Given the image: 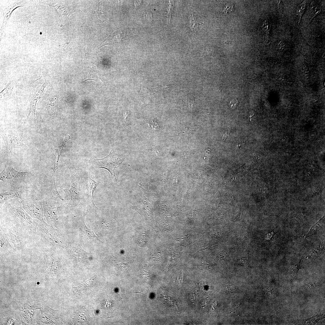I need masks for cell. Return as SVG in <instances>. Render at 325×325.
Here are the masks:
<instances>
[{
  "mask_svg": "<svg viewBox=\"0 0 325 325\" xmlns=\"http://www.w3.org/2000/svg\"><path fill=\"white\" fill-rule=\"evenodd\" d=\"M1 135L5 143L8 162L12 150L14 148H23L24 145V142L20 135L12 131H2Z\"/></svg>",
  "mask_w": 325,
  "mask_h": 325,
  "instance_id": "52a82bcc",
  "label": "cell"
},
{
  "mask_svg": "<svg viewBox=\"0 0 325 325\" xmlns=\"http://www.w3.org/2000/svg\"><path fill=\"white\" fill-rule=\"evenodd\" d=\"M125 156L116 154L113 148L111 149L110 153L106 156L101 159L92 158L90 163L95 169H104L110 173L112 179L116 180L115 174V169L123 162Z\"/></svg>",
  "mask_w": 325,
  "mask_h": 325,
  "instance_id": "7a4b0ae2",
  "label": "cell"
},
{
  "mask_svg": "<svg viewBox=\"0 0 325 325\" xmlns=\"http://www.w3.org/2000/svg\"><path fill=\"white\" fill-rule=\"evenodd\" d=\"M86 176L85 177L83 192L87 210L88 212L97 214L99 209L94 203L92 196L94 191L98 185V183L92 179L90 175H86Z\"/></svg>",
  "mask_w": 325,
  "mask_h": 325,
  "instance_id": "8992f818",
  "label": "cell"
},
{
  "mask_svg": "<svg viewBox=\"0 0 325 325\" xmlns=\"http://www.w3.org/2000/svg\"><path fill=\"white\" fill-rule=\"evenodd\" d=\"M21 193L19 191L11 190L0 194V203L1 205L6 203L9 200L14 198L21 199Z\"/></svg>",
  "mask_w": 325,
  "mask_h": 325,
  "instance_id": "4fadbf2b",
  "label": "cell"
},
{
  "mask_svg": "<svg viewBox=\"0 0 325 325\" xmlns=\"http://www.w3.org/2000/svg\"><path fill=\"white\" fill-rule=\"evenodd\" d=\"M180 125V129L181 131L184 134L188 135L191 134L193 132L194 130H193L190 129L185 125L182 124L181 123Z\"/></svg>",
  "mask_w": 325,
  "mask_h": 325,
  "instance_id": "ffe728a7",
  "label": "cell"
},
{
  "mask_svg": "<svg viewBox=\"0 0 325 325\" xmlns=\"http://www.w3.org/2000/svg\"><path fill=\"white\" fill-rule=\"evenodd\" d=\"M141 2H141V1H135V7H138L141 4Z\"/></svg>",
  "mask_w": 325,
  "mask_h": 325,
  "instance_id": "83f0119b",
  "label": "cell"
},
{
  "mask_svg": "<svg viewBox=\"0 0 325 325\" xmlns=\"http://www.w3.org/2000/svg\"><path fill=\"white\" fill-rule=\"evenodd\" d=\"M144 17L145 19L146 20H149L152 17V14L151 13H148L146 15L144 16Z\"/></svg>",
  "mask_w": 325,
  "mask_h": 325,
  "instance_id": "484cf974",
  "label": "cell"
},
{
  "mask_svg": "<svg viewBox=\"0 0 325 325\" xmlns=\"http://www.w3.org/2000/svg\"><path fill=\"white\" fill-rule=\"evenodd\" d=\"M28 174L27 172L18 171L15 170L7 162L0 173V179L3 182L16 184L24 181Z\"/></svg>",
  "mask_w": 325,
  "mask_h": 325,
  "instance_id": "ba28073f",
  "label": "cell"
},
{
  "mask_svg": "<svg viewBox=\"0 0 325 325\" xmlns=\"http://www.w3.org/2000/svg\"><path fill=\"white\" fill-rule=\"evenodd\" d=\"M22 207L32 218L44 221L43 201L40 197L32 196L22 200Z\"/></svg>",
  "mask_w": 325,
  "mask_h": 325,
  "instance_id": "3957f363",
  "label": "cell"
},
{
  "mask_svg": "<svg viewBox=\"0 0 325 325\" xmlns=\"http://www.w3.org/2000/svg\"><path fill=\"white\" fill-rule=\"evenodd\" d=\"M68 168L71 177V186L69 189H64L57 186L63 190L68 191L70 193V199L68 206L74 207L78 205L82 200V188L80 183L81 177L79 170L76 169L74 163L70 161L65 162Z\"/></svg>",
  "mask_w": 325,
  "mask_h": 325,
  "instance_id": "6da1fadb",
  "label": "cell"
},
{
  "mask_svg": "<svg viewBox=\"0 0 325 325\" xmlns=\"http://www.w3.org/2000/svg\"><path fill=\"white\" fill-rule=\"evenodd\" d=\"M8 229L9 234L8 236L15 248L20 249L23 245V240L20 234L13 228L9 227Z\"/></svg>",
  "mask_w": 325,
  "mask_h": 325,
  "instance_id": "7c38bea8",
  "label": "cell"
},
{
  "mask_svg": "<svg viewBox=\"0 0 325 325\" xmlns=\"http://www.w3.org/2000/svg\"><path fill=\"white\" fill-rule=\"evenodd\" d=\"M262 27L264 32L268 33L271 29V26L268 21L266 20L263 23Z\"/></svg>",
  "mask_w": 325,
  "mask_h": 325,
  "instance_id": "44dd1931",
  "label": "cell"
},
{
  "mask_svg": "<svg viewBox=\"0 0 325 325\" xmlns=\"http://www.w3.org/2000/svg\"><path fill=\"white\" fill-rule=\"evenodd\" d=\"M39 233L52 245L64 248L66 243L60 234L50 225L41 221L37 227Z\"/></svg>",
  "mask_w": 325,
  "mask_h": 325,
  "instance_id": "5b68a950",
  "label": "cell"
},
{
  "mask_svg": "<svg viewBox=\"0 0 325 325\" xmlns=\"http://www.w3.org/2000/svg\"><path fill=\"white\" fill-rule=\"evenodd\" d=\"M306 6V1H304L301 4L297 7L296 9V13L299 18V21L302 14L304 13Z\"/></svg>",
  "mask_w": 325,
  "mask_h": 325,
  "instance_id": "d6986e66",
  "label": "cell"
},
{
  "mask_svg": "<svg viewBox=\"0 0 325 325\" xmlns=\"http://www.w3.org/2000/svg\"><path fill=\"white\" fill-rule=\"evenodd\" d=\"M285 47V44L284 42L281 41L278 45V47L280 49H283Z\"/></svg>",
  "mask_w": 325,
  "mask_h": 325,
  "instance_id": "d4e9b609",
  "label": "cell"
},
{
  "mask_svg": "<svg viewBox=\"0 0 325 325\" xmlns=\"http://www.w3.org/2000/svg\"><path fill=\"white\" fill-rule=\"evenodd\" d=\"M248 258H241L238 261V263L243 266H246L248 265Z\"/></svg>",
  "mask_w": 325,
  "mask_h": 325,
  "instance_id": "603a6c76",
  "label": "cell"
},
{
  "mask_svg": "<svg viewBox=\"0 0 325 325\" xmlns=\"http://www.w3.org/2000/svg\"><path fill=\"white\" fill-rule=\"evenodd\" d=\"M83 224L86 234L90 239L97 243L102 242L94 232L87 228L84 222Z\"/></svg>",
  "mask_w": 325,
  "mask_h": 325,
  "instance_id": "e0dca14e",
  "label": "cell"
},
{
  "mask_svg": "<svg viewBox=\"0 0 325 325\" xmlns=\"http://www.w3.org/2000/svg\"><path fill=\"white\" fill-rule=\"evenodd\" d=\"M43 208L44 215L47 220L51 222L57 223L58 221L57 214L44 200L43 201Z\"/></svg>",
  "mask_w": 325,
  "mask_h": 325,
  "instance_id": "8fae6325",
  "label": "cell"
},
{
  "mask_svg": "<svg viewBox=\"0 0 325 325\" xmlns=\"http://www.w3.org/2000/svg\"><path fill=\"white\" fill-rule=\"evenodd\" d=\"M321 8L314 2H311V4L310 14L312 19L315 16L319 14Z\"/></svg>",
  "mask_w": 325,
  "mask_h": 325,
  "instance_id": "ac0fdd59",
  "label": "cell"
},
{
  "mask_svg": "<svg viewBox=\"0 0 325 325\" xmlns=\"http://www.w3.org/2000/svg\"><path fill=\"white\" fill-rule=\"evenodd\" d=\"M41 80V79L39 78L35 81L31 89L30 108L26 121L28 120L31 113L35 116L37 101L43 96L46 86L45 82Z\"/></svg>",
  "mask_w": 325,
  "mask_h": 325,
  "instance_id": "9c48e42d",
  "label": "cell"
},
{
  "mask_svg": "<svg viewBox=\"0 0 325 325\" xmlns=\"http://www.w3.org/2000/svg\"><path fill=\"white\" fill-rule=\"evenodd\" d=\"M14 85V83L13 82H10L1 92L0 98L2 100L7 101L11 98Z\"/></svg>",
  "mask_w": 325,
  "mask_h": 325,
  "instance_id": "5bb4252c",
  "label": "cell"
},
{
  "mask_svg": "<svg viewBox=\"0 0 325 325\" xmlns=\"http://www.w3.org/2000/svg\"><path fill=\"white\" fill-rule=\"evenodd\" d=\"M5 234L4 231L0 230V251L1 252H11L13 251L14 249L11 246V240H10Z\"/></svg>",
  "mask_w": 325,
  "mask_h": 325,
  "instance_id": "30bf717a",
  "label": "cell"
},
{
  "mask_svg": "<svg viewBox=\"0 0 325 325\" xmlns=\"http://www.w3.org/2000/svg\"><path fill=\"white\" fill-rule=\"evenodd\" d=\"M94 280V278L93 277L87 280L82 284L74 287L73 289L77 292H83L90 288L93 284Z\"/></svg>",
  "mask_w": 325,
  "mask_h": 325,
  "instance_id": "9a60e30c",
  "label": "cell"
},
{
  "mask_svg": "<svg viewBox=\"0 0 325 325\" xmlns=\"http://www.w3.org/2000/svg\"><path fill=\"white\" fill-rule=\"evenodd\" d=\"M10 202L9 208L13 214L23 224L26 228L31 231H36L38 224L26 211L22 206L19 201Z\"/></svg>",
  "mask_w": 325,
  "mask_h": 325,
  "instance_id": "277c9868",
  "label": "cell"
},
{
  "mask_svg": "<svg viewBox=\"0 0 325 325\" xmlns=\"http://www.w3.org/2000/svg\"><path fill=\"white\" fill-rule=\"evenodd\" d=\"M58 149H55L53 150L52 152L53 154L54 157V164L53 169V173L52 174V176L53 177V181L54 185V186H55L56 185L55 178V173L56 170L58 168V165L60 156L61 154L58 153Z\"/></svg>",
  "mask_w": 325,
  "mask_h": 325,
  "instance_id": "2e32d148",
  "label": "cell"
},
{
  "mask_svg": "<svg viewBox=\"0 0 325 325\" xmlns=\"http://www.w3.org/2000/svg\"><path fill=\"white\" fill-rule=\"evenodd\" d=\"M231 7L226 6L224 8L223 11L226 13L229 12L231 11Z\"/></svg>",
  "mask_w": 325,
  "mask_h": 325,
  "instance_id": "4316f807",
  "label": "cell"
},
{
  "mask_svg": "<svg viewBox=\"0 0 325 325\" xmlns=\"http://www.w3.org/2000/svg\"><path fill=\"white\" fill-rule=\"evenodd\" d=\"M238 103V101L236 99H234L230 102L228 105V108L229 110L232 109L233 107H235Z\"/></svg>",
  "mask_w": 325,
  "mask_h": 325,
  "instance_id": "cb8c5ba5",
  "label": "cell"
},
{
  "mask_svg": "<svg viewBox=\"0 0 325 325\" xmlns=\"http://www.w3.org/2000/svg\"><path fill=\"white\" fill-rule=\"evenodd\" d=\"M196 23V21L194 20L193 16H192L190 19V18L189 24L191 29L193 31L195 32L196 28H197V26Z\"/></svg>",
  "mask_w": 325,
  "mask_h": 325,
  "instance_id": "7402d4cb",
  "label": "cell"
},
{
  "mask_svg": "<svg viewBox=\"0 0 325 325\" xmlns=\"http://www.w3.org/2000/svg\"><path fill=\"white\" fill-rule=\"evenodd\" d=\"M229 134L227 132L225 133V134H224V135H223V137L222 138L223 140L224 141L225 140V139L228 138L229 137Z\"/></svg>",
  "mask_w": 325,
  "mask_h": 325,
  "instance_id": "f1b7e54d",
  "label": "cell"
}]
</instances>
